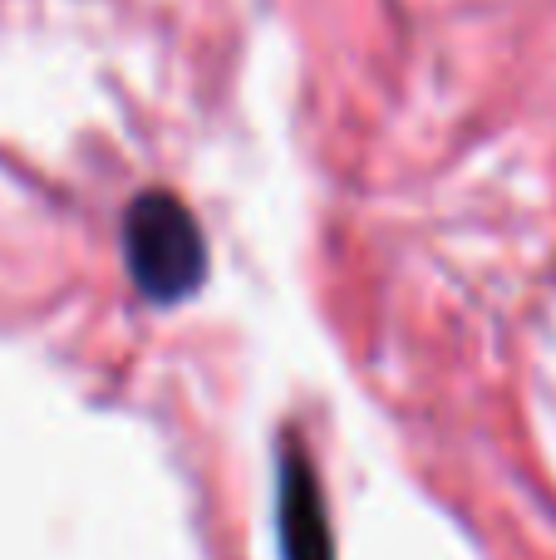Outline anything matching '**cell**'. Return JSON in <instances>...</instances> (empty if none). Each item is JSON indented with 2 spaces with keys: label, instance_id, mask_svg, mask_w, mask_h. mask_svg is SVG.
<instances>
[{
  "label": "cell",
  "instance_id": "obj_1",
  "mask_svg": "<svg viewBox=\"0 0 556 560\" xmlns=\"http://www.w3.org/2000/svg\"><path fill=\"white\" fill-rule=\"evenodd\" d=\"M124 261L153 305H177L207 280V236L173 192H143L124 212Z\"/></svg>",
  "mask_w": 556,
  "mask_h": 560
},
{
  "label": "cell",
  "instance_id": "obj_2",
  "mask_svg": "<svg viewBox=\"0 0 556 560\" xmlns=\"http://www.w3.org/2000/svg\"><path fill=\"white\" fill-rule=\"evenodd\" d=\"M276 532H281V560H335L321 477L296 438H286L281 472H276Z\"/></svg>",
  "mask_w": 556,
  "mask_h": 560
}]
</instances>
